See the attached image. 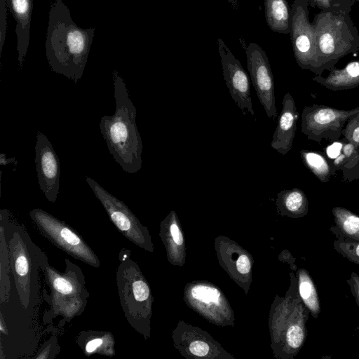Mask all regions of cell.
<instances>
[{
    "label": "cell",
    "mask_w": 359,
    "mask_h": 359,
    "mask_svg": "<svg viewBox=\"0 0 359 359\" xmlns=\"http://www.w3.org/2000/svg\"><path fill=\"white\" fill-rule=\"evenodd\" d=\"M245 54L248 69L259 102L263 106L266 116L275 119L277 111L274 79L268 57L262 48L255 43H250L248 46Z\"/></svg>",
    "instance_id": "obj_5"
},
{
    "label": "cell",
    "mask_w": 359,
    "mask_h": 359,
    "mask_svg": "<svg viewBox=\"0 0 359 359\" xmlns=\"http://www.w3.org/2000/svg\"><path fill=\"white\" fill-rule=\"evenodd\" d=\"M53 285L59 292L64 294H69L73 290L71 283L62 278H56L53 282Z\"/></svg>",
    "instance_id": "obj_24"
},
{
    "label": "cell",
    "mask_w": 359,
    "mask_h": 359,
    "mask_svg": "<svg viewBox=\"0 0 359 359\" xmlns=\"http://www.w3.org/2000/svg\"><path fill=\"white\" fill-rule=\"evenodd\" d=\"M309 311L306 306L301 305L298 312L296 313L294 323L288 325L285 334V341L289 348L293 351L299 350L303 346L306 336V330L305 323L307 319Z\"/></svg>",
    "instance_id": "obj_15"
},
{
    "label": "cell",
    "mask_w": 359,
    "mask_h": 359,
    "mask_svg": "<svg viewBox=\"0 0 359 359\" xmlns=\"http://www.w3.org/2000/svg\"><path fill=\"white\" fill-rule=\"evenodd\" d=\"M223 76L231 97L242 111L255 116L251 95L250 81L240 61L232 54L222 39H218Z\"/></svg>",
    "instance_id": "obj_7"
},
{
    "label": "cell",
    "mask_w": 359,
    "mask_h": 359,
    "mask_svg": "<svg viewBox=\"0 0 359 359\" xmlns=\"http://www.w3.org/2000/svg\"><path fill=\"white\" fill-rule=\"evenodd\" d=\"M116 107L112 116L101 118L100 129L114 161L128 173L142 168V142L136 124L137 110L126 84L117 71L113 72Z\"/></svg>",
    "instance_id": "obj_2"
},
{
    "label": "cell",
    "mask_w": 359,
    "mask_h": 359,
    "mask_svg": "<svg viewBox=\"0 0 359 359\" xmlns=\"http://www.w3.org/2000/svg\"><path fill=\"white\" fill-rule=\"evenodd\" d=\"M236 268L239 273L245 274L250 272L251 269L250 262L245 255H241L237 262Z\"/></svg>",
    "instance_id": "obj_25"
},
{
    "label": "cell",
    "mask_w": 359,
    "mask_h": 359,
    "mask_svg": "<svg viewBox=\"0 0 359 359\" xmlns=\"http://www.w3.org/2000/svg\"><path fill=\"white\" fill-rule=\"evenodd\" d=\"M313 79L332 90L359 86V59L350 62L342 69L334 68L325 78L318 76Z\"/></svg>",
    "instance_id": "obj_11"
},
{
    "label": "cell",
    "mask_w": 359,
    "mask_h": 359,
    "mask_svg": "<svg viewBox=\"0 0 359 359\" xmlns=\"http://www.w3.org/2000/svg\"><path fill=\"white\" fill-rule=\"evenodd\" d=\"M102 343V340L101 339H95L86 344V349L88 353H91L94 351L98 346H100Z\"/></svg>",
    "instance_id": "obj_32"
},
{
    "label": "cell",
    "mask_w": 359,
    "mask_h": 359,
    "mask_svg": "<svg viewBox=\"0 0 359 359\" xmlns=\"http://www.w3.org/2000/svg\"><path fill=\"white\" fill-rule=\"evenodd\" d=\"M15 269L20 276L26 275L28 272V262L24 256H20L15 262Z\"/></svg>",
    "instance_id": "obj_30"
},
{
    "label": "cell",
    "mask_w": 359,
    "mask_h": 359,
    "mask_svg": "<svg viewBox=\"0 0 359 359\" xmlns=\"http://www.w3.org/2000/svg\"><path fill=\"white\" fill-rule=\"evenodd\" d=\"M305 165L322 182H326L331 176V169L326 158L318 152L302 150L300 152Z\"/></svg>",
    "instance_id": "obj_17"
},
{
    "label": "cell",
    "mask_w": 359,
    "mask_h": 359,
    "mask_svg": "<svg viewBox=\"0 0 359 359\" xmlns=\"http://www.w3.org/2000/svg\"><path fill=\"white\" fill-rule=\"evenodd\" d=\"M342 130L345 137L356 148L359 147V111L351 117Z\"/></svg>",
    "instance_id": "obj_20"
},
{
    "label": "cell",
    "mask_w": 359,
    "mask_h": 359,
    "mask_svg": "<svg viewBox=\"0 0 359 359\" xmlns=\"http://www.w3.org/2000/svg\"><path fill=\"white\" fill-rule=\"evenodd\" d=\"M189 351L195 355L203 357L209 352V346L202 341H195L190 344Z\"/></svg>",
    "instance_id": "obj_22"
},
{
    "label": "cell",
    "mask_w": 359,
    "mask_h": 359,
    "mask_svg": "<svg viewBox=\"0 0 359 359\" xmlns=\"http://www.w3.org/2000/svg\"><path fill=\"white\" fill-rule=\"evenodd\" d=\"M299 293L311 316L317 318L320 312V304L316 285L305 269L299 271Z\"/></svg>",
    "instance_id": "obj_14"
},
{
    "label": "cell",
    "mask_w": 359,
    "mask_h": 359,
    "mask_svg": "<svg viewBox=\"0 0 359 359\" xmlns=\"http://www.w3.org/2000/svg\"><path fill=\"white\" fill-rule=\"evenodd\" d=\"M290 9L287 0H264L265 18L271 30L290 34Z\"/></svg>",
    "instance_id": "obj_12"
},
{
    "label": "cell",
    "mask_w": 359,
    "mask_h": 359,
    "mask_svg": "<svg viewBox=\"0 0 359 359\" xmlns=\"http://www.w3.org/2000/svg\"><path fill=\"white\" fill-rule=\"evenodd\" d=\"M347 283L349 285L351 293L359 306V276L356 273L352 272L350 278L347 280Z\"/></svg>",
    "instance_id": "obj_23"
},
{
    "label": "cell",
    "mask_w": 359,
    "mask_h": 359,
    "mask_svg": "<svg viewBox=\"0 0 359 359\" xmlns=\"http://www.w3.org/2000/svg\"><path fill=\"white\" fill-rule=\"evenodd\" d=\"M332 212L335 226H332L330 231L336 236L359 241V216L339 206L333 208Z\"/></svg>",
    "instance_id": "obj_13"
},
{
    "label": "cell",
    "mask_w": 359,
    "mask_h": 359,
    "mask_svg": "<svg viewBox=\"0 0 359 359\" xmlns=\"http://www.w3.org/2000/svg\"><path fill=\"white\" fill-rule=\"evenodd\" d=\"M343 148V144L339 142H335L326 148L327 156L330 158H337L340 154Z\"/></svg>",
    "instance_id": "obj_27"
},
{
    "label": "cell",
    "mask_w": 359,
    "mask_h": 359,
    "mask_svg": "<svg viewBox=\"0 0 359 359\" xmlns=\"http://www.w3.org/2000/svg\"><path fill=\"white\" fill-rule=\"evenodd\" d=\"M60 234L63 239L70 245H76L80 243L79 238L67 228L62 229Z\"/></svg>",
    "instance_id": "obj_29"
},
{
    "label": "cell",
    "mask_w": 359,
    "mask_h": 359,
    "mask_svg": "<svg viewBox=\"0 0 359 359\" xmlns=\"http://www.w3.org/2000/svg\"><path fill=\"white\" fill-rule=\"evenodd\" d=\"M35 163L40 189L48 200L54 201L60 186V161L51 142L40 131L36 133Z\"/></svg>",
    "instance_id": "obj_8"
},
{
    "label": "cell",
    "mask_w": 359,
    "mask_h": 359,
    "mask_svg": "<svg viewBox=\"0 0 359 359\" xmlns=\"http://www.w3.org/2000/svg\"><path fill=\"white\" fill-rule=\"evenodd\" d=\"M355 148L356 147L351 142L345 144L342 148L345 157L348 158L352 156L355 151Z\"/></svg>",
    "instance_id": "obj_33"
},
{
    "label": "cell",
    "mask_w": 359,
    "mask_h": 359,
    "mask_svg": "<svg viewBox=\"0 0 359 359\" xmlns=\"http://www.w3.org/2000/svg\"><path fill=\"white\" fill-rule=\"evenodd\" d=\"M333 243L334 249L351 262L359 265V241L344 238L340 236Z\"/></svg>",
    "instance_id": "obj_18"
},
{
    "label": "cell",
    "mask_w": 359,
    "mask_h": 359,
    "mask_svg": "<svg viewBox=\"0 0 359 359\" xmlns=\"http://www.w3.org/2000/svg\"><path fill=\"white\" fill-rule=\"evenodd\" d=\"M170 233L172 235L174 242L176 244L180 245L183 243L182 234L178 226L175 223H172L170 225Z\"/></svg>",
    "instance_id": "obj_31"
},
{
    "label": "cell",
    "mask_w": 359,
    "mask_h": 359,
    "mask_svg": "<svg viewBox=\"0 0 359 359\" xmlns=\"http://www.w3.org/2000/svg\"><path fill=\"white\" fill-rule=\"evenodd\" d=\"M332 6L337 11H346L350 12L354 4L353 0H330Z\"/></svg>",
    "instance_id": "obj_28"
},
{
    "label": "cell",
    "mask_w": 359,
    "mask_h": 359,
    "mask_svg": "<svg viewBox=\"0 0 359 359\" xmlns=\"http://www.w3.org/2000/svg\"><path fill=\"white\" fill-rule=\"evenodd\" d=\"M94 33L93 27L83 29L76 25L62 1H53L45 43L51 69L77 83L83 74Z\"/></svg>",
    "instance_id": "obj_1"
},
{
    "label": "cell",
    "mask_w": 359,
    "mask_h": 359,
    "mask_svg": "<svg viewBox=\"0 0 359 359\" xmlns=\"http://www.w3.org/2000/svg\"><path fill=\"white\" fill-rule=\"evenodd\" d=\"M309 0H294L290 9V38L295 60L304 69L321 74L316 27L309 18Z\"/></svg>",
    "instance_id": "obj_4"
},
{
    "label": "cell",
    "mask_w": 359,
    "mask_h": 359,
    "mask_svg": "<svg viewBox=\"0 0 359 359\" xmlns=\"http://www.w3.org/2000/svg\"><path fill=\"white\" fill-rule=\"evenodd\" d=\"M309 5L312 7H317L320 11H337L332 4L330 0H309Z\"/></svg>",
    "instance_id": "obj_26"
},
{
    "label": "cell",
    "mask_w": 359,
    "mask_h": 359,
    "mask_svg": "<svg viewBox=\"0 0 359 359\" xmlns=\"http://www.w3.org/2000/svg\"><path fill=\"white\" fill-rule=\"evenodd\" d=\"M282 103L283 108L271 145L278 153L285 155L292 148L299 114L294 100L289 93L284 95Z\"/></svg>",
    "instance_id": "obj_9"
},
{
    "label": "cell",
    "mask_w": 359,
    "mask_h": 359,
    "mask_svg": "<svg viewBox=\"0 0 359 359\" xmlns=\"http://www.w3.org/2000/svg\"><path fill=\"white\" fill-rule=\"evenodd\" d=\"M6 6L16 22L17 50L19 65L22 68L29 43L33 0H6Z\"/></svg>",
    "instance_id": "obj_10"
},
{
    "label": "cell",
    "mask_w": 359,
    "mask_h": 359,
    "mask_svg": "<svg viewBox=\"0 0 359 359\" xmlns=\"http://www.w3.org/2000/svg\"><path fill=\"white\" fill-rule=\"evenodd\" d=\"M346 11H320L313 23L322 69H333L338 60L359 50V32Z\"/></svg>",
    "instance_id": "obj_3"
},
{
    "label": "cell",
    "mask_w": 359,
    "mask_h": 359,
    "mask_svg": "<svg viewBox=\"0 0 359 359\" xmlns=\"http://www.w3.org/2000/svg\"><path fill=\"white\" fill-rule=\"evenodd\" d=\"M278 202L287 213L302 217L307 214L309 202L305 194L299 189L282 191L278 194Z\"/></svg>",
    "instance_id": "obj_16"
},
{
    "label": "cell",
    "mask_w": 359,
    "mask_h": 359,
    "mask_svg": "<svg viewBox=\"0 0 359 359\" xmlns=\"http://www.w3.org/2000/svg\"><path fill=\"white\" fill-rule=\"evenodd\" d=\"M133 294L135 298L138 302L146 300L149 294L148 285L142 280L135 281L133 283Z\"/></svg>",
    "instance_id": "obj_21"
},
{
    "label": "cell",
    "mask_w": 359,
    "mask_h": 359,
    "mask_svg": "<svg viewBox=\"0 0 359 359\" xmlns=\"http://www.w3.org/2000/svg\"><path fill=\"white\" fill-rule=\"evenodd\" d=\"M358 111L359 107L351 110L317 104L305 107L302 113V130L309 139L319 141L330 132L341 133L346 121Z\"/></svg>",
    "instance_id": "obj_6"
},
{
    "label": "cell",
    "mask_w": 359,
    "mask_h": 359,
    "mask_svg": "<svg viewBox=\"0 0 359 359\" xmlns=\"http://www.w3.org/2000/svg\"><path fill=\"white\" fill-rule=\"evenodd\" d=\"M192 297L205 304L218 303L220 298V292L215 287L208 285H196L191 291Z\"/></svg>",
    "instance_id": "obj_19"
}]
</instances>
